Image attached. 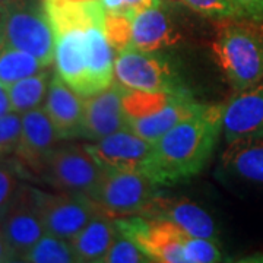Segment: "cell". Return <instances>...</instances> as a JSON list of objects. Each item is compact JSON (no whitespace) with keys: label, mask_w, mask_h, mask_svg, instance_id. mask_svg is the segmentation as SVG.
<instances>
[{"label":"cell","mask_w":263,"mask_h":263,"mask_svg":"<svg viewBox=\"0 0 263 263\" xmlns=\"http://www.w3.org/2000/svg\"><path fill=\"white\" fill-rule=\"evenodd\" d=\"M179 38L177 27L162 5L143 10L132 18L130 47L160 53L161 50L176 46Z\"/></svg>","instance_id":"ac0fdd59"},{"label":"cell","mask_w":263,"mask_h":263,"mask_svg":"<svg viewBox=\"0 0 263 263\" xmlns=\"http://www.w3.org/2000/svg\"><path fill=\"white\" fill-rule=\"evenodd\" d=\"M142 216L165 219L192 237L218 241V230L212 216L190 200L157 196Z\"/></svg>","instance_id":"e0dca14e"},{"label":"cell","mask_w":263,"mask_h":263,"mask_svg":"<svg viewBox=\"0 0 263 263\" xmlns=\"http://www.w3.org/2000/svg\"><path fill=\"white\" fill-rule=\"evenodd\" d=\"M50 2H89V0H50Z\"/></svg>","instance_id":"e575fe53"},{"label":"cell","mask_w":263,"mask_h":263,"mask_svg":"<svg viewBox=\"0 0 263 263\" xmlns=\"http://www.w3.org/2000/svg\"><path fill=\"white\" fill-rule=\"evenodd\" d=\"M51 78L53 73L50 72V67H46L38 73L27 76L15 84L8 85L12 111L25 114L44 105Z\"/></svg>","instance_id":"7402d4cb"},{"label":"cell","mask_w":263,"mask_h":263,"mask_svg":"<svg viewBox=\"0 0 263 263\" xmlns=\"http://www.w3.org/2000/svg\"><path fill=\"white\" fill-rule=\"evenodd\" d=\"M221 168L231 179L263 186V138H243L228 143Z\"/></svg>","instance_id":"d6986e66"},{"label":"cell","mask_w":263,"mask_h":263,"mask_svg":"<svg viewBox=\"0 0 263 263\" xmlns=\"http://www.w3.org/2000/svg\"><path fill=\"white\" fill-rule=\"evenodd\" d=\"M117 228V227H116ZM152 262L148 254L142 250L129 237L123 235L119 230L114 237L108 252L101 263H149Z\"/></svg>","instance_id":"d4e9b609"},{"label":"cell","mask_w":263,"mask_h":263,"mask_svg":"<svg viewBox=\"0 0 263 263\" xmlns=\"http://www.w3.org/2000/svg\"><path fill=\"white\" fill-rule=\"evenodd\" d=\"M86 149L103 170L145 171L154 143L129 129L111 133L103 139L85 143Z\"/></svg>","instance_id":"7c38bea8"},{"label":"cell","mask_w":263,"mask_h":263,"mask_svg":"<svg viewBox=\"0 0 263 263\" xmlns=\"http://www.w3.org/2000/svg\"><path fill=\"white\" fill-rule=\"evenodd\" d=\"M86 28H70L56 34V73L82 97L94 94L88 69Z\"/></svg>","instance_id":"9a60e30c"},{"label":"cell","mask_w":263,"mask_h":263,"mask_svg":"<svg viewBox=\"0 0 263 263\" xmlns=\"http://www.w3.org/2000/svg\"><path fill=\"white\" fill-rule=\"evenodd\" d=\"M203 108L205 105L195 101L187 91L171 94L165 103L154 108L152 111L129 116L127 129L154 143L170 129L190 119Z\"/></svg>","instance_id":"5bb4252c"},{"label":"cell","mask_w":263,"mask_h":263,"mask_svg":"<svg viewBox=\"0 0 263 263\" xmlns=\"http://www.w3.org/2000/svg\"><path fill=\"white\" fill-rule=\"evenodd\" d=\"M88 69L92 85V92H98L114 82V54L113 46L104 32L101 25H91L85 29Z\"/></svg>","instance_id":"44dd1931"},{"label":"cell","mask_w":263,"mask_h":263,"mask_svg":"<svg viewBox=\"0 0 263 263\" xmlns=\"http://www.w3.org/2000/svg\"><path fill=\"white\" fill-rule=\"evenodd\" d=\"M101 2L107 13L122 15L130 19L143 10L158 8L162 5L161 0H101Z\"/></svg>","instance_id":"4dcf8cb0"},{"label":"cell","mask_w":263,"mask_h":263,"mask_svg":"<svg viewBox=\"0 0 263 263\" xmlns=\"http://www.w3.org/2000/svg\"><path fill=\"white\" fill-rule=\"evenodd\" d=\"M46 69L37 57L22 51L18 48L5 47L0 48V82L5 85H12L27 76L38 73Z\"/></svg>","instance_id":"603a6c76"},{"label":"cell","mask_w":263,"mask_h":263,"mask_svg":"<svg viewBox=\"0 0 263 263\" xmlns=\"http://www.w3.org/2000/svg\"><path fill=\"white\" fill-rule=\"evenodd\" d=\"M117 234L114 218L98 214L86 227L69 240L75 253L76 262L101 263Z\"/></svg>","instance_id":"ffe728a7"},{"label":"cell","mask_w":263,"mask_h":263,"mask_svg":"<svg viewBox=\"0 0 263 263\" xmlns=\"http://www.w3.org/2000/svg\"><path fill=\"white\" fill-rule=\"evenodd\" d=\"M13 2H16V0H0V8H5V6H8L10 3H13Z\"/></svg>","instance_id":"836d02e7"},{"label":"cell","mask_w":263,"mask_h":263,"mask_svg":"<svg viewBox=\"0 0 263 263\" xmlns=\"http://www.w3.org/2000/svg\"><path fill=\"white\" fill-rule=\"evenodd\" d=\"M104 170L81 143L57 145L44 167V179L59 192L91 197L103 177Z\"/></svg>","instance_id":"8992f818"},{"label":"cell","mask_w":263,"mask_h":263,"mask_svg":"<svg viewBox=\"0 0 263 263\" xmlns=\"http://www.w3.org/2000/svg\"><path fill=\"white\" fill-rule=\"evenodd\" d=\"M60 141L44 107L22 114V132L15 151V164L35 176H43L48 157Z\"/></svg>","instance_id":"8fae6325"},{"label":"cell","mask_w":263,"mask_h":263,"mask_svg":"<svg viewBox=\"0 0 263 263\" xmlns=\"http://www.w3.org/2000/svg\"><path fill=\"white\" fill-rule=\"evenodd\" d=\"M222 135L227 143L243 138H263V79L224 104Z\"/></svg>","instance_id":"4fadbf2b"},{"label":"cell","mask_w":263,"mask_h":263,"mask_svg":"<svg viewBox=\"0 0 263 263\" xmlns=\"http://www.w3.org/2000/svg\"><path fill=\"white\" fill-rule=\"evenodd\" d=\"M212 51L235 92L263 79V22L246 16L216 21Z\"/></svg>","instance_id":"7a4b0ae2"},{"label":"cell","mask_w":263,"mask_h":263,"mask_svg":"<svg viewBox=\"0 0 263 263\" xmlns=\"http://www.w3.org/2000/svg\"><path fill=\"white\" fill-rule=\"evenodd\" d=\"M114 224L123 235L139 246L152 262L186 263L184 238L187 234L173 222L142 215H127L114 218Z\"/></svg>","instance_id":"52a82bcc"},{"label":"cell","mask_w":263,"mask_h":263,"mask_svg":"<svg viewBox=\"0 0 263 263\" xmlns=\"http://www.w3.org/2000/svg\"><path fill=\"white\" fill-rule=\"evenodd\" d=\"M18 165L5 158L0 160V216L9 206L19 187Z\"/></svg>","instance_id":"f546056e"},{"label":"cell","mask_w":263,"mask_h":263,"mask_svg":"<svg viewBox=\"0 0 263 263\" xmlns=\"http://www.w3.org/2000/svg\"><path fill=\"white\" fill-rule=\"evenodd\" d=\"M196 13L209 19H226L238 16L233 0H180Z\"/></svg>","instance_id":"f1b7e54d"},{"label":"cell","mask_w":263,"mask_h":263,"mask_svg":"<svg viewBox=\"0 0 263 263\" xmlns=\"http://www.w3.org/2000/svg\"><path fill=\"white\" fill-rule=\"evenodd\" d=\"M9 46L35 56L46 66L54 63L56 32L46 5L16 0L5 6L0 19V48Z\"/></svg>","instance_id":"3957f363"},{"label":"cell","mask_w":263,"mask_h":263,"mask_svg":"<svg viewBox=\"0 0 263 263\" xmlns=\"http://www.w3.org/2000/svg\"><path fill=\"white\" fill-rule=\"evenodd\" d=\"M22 132V114L10 111L0 117V160L15 154Z\"/></svg>","instance_id":"4316f807"},{"label":"cell","mask_w":263,"mask_h":263,"mask_svg":"<svg viewBox=\"0 0 263 263\" xmlns=\"http://www.w3.org/2000/svg\"><path fill=\"white\" fill-rule=\"evenodd\" d=\"M104 32L108 38L114 51L119 53L132 44V19L122 15H105Z\"/></svg>","instance_id":"83f0119b"},{"label":"cell","mask_w":263,"mask_h":263,"mask_svg":"<svg viewBox=\"0 0 263 263\" xmlns=\"http://www.w3.org/2000/svg\"><path fill=\"white\" fill-rule=\"evenodd\" d=\"M114 81L143 94H179L187 89L168 62L155 51L127 47L116 53Z\"/></svg>","instance_id":"277c9868"},{"label":"cell","mask_w":263,"mask_h":263,"mask_svg":"<svg viewBox=\"0 0 263 263\" xmlns=\"http://www.w3.org/2000/svg\"><path fill=\"white\" fill-rule=\"evenodd\" d=\"M224 105H205L154 142L143 174L158 186L176 184L197 176L212 157L222 133Z\"/></svg>","instance_id":"6da1fadb"},{"label":"cell","mask_w":263,"mask_h":263,"mask_svg":"<svg viewBox=\"0 0 263 263\" xmlns=\"http://www.w3.org/2000/svg\"><path fill=\"white\" fill-rule=\"evenodd\" d=\"M10 260H16V259L10 249L8 237H6L5 228H3V222L0 218V262H10Z\"/></svg>","instance_id":"d6a6232c"},{"label":"cell","mask_w":263,"mask_h":263,"mask_svg":"<svg viewBox=\"0 0 263 263\" xmlns=\"http://www.w3.org/2000/svg\"><path fill=\"white\" fill-rule=\"evenodd\" d=\"M84 97L54 73L48 86L44 110L62 141L81 139L84 123Z\"/></svg>","instance_id":"2e32d148"},{"label":"cell","mask_w":263,"mask_h":263,"mask_svg":"<svg viewBox=\"0 0 263 263\" xmlns=\"http://www.w3.org/2000/svg\"><path fill=\"white\" fill-rule=\"evenodd\" d=\"M37 202L46 234L70 240L103 211L86 195L37 189Z\"/></svg>","instance_id":"ba28073f"},{"label":"cell","mask_w":263,"mask_h":263,"mask_svg":"<svg viewBox=\"0 0 263 263\" xmlns=\"http://www.w3.org/2000/svg\"><path fill=\"white\" fill-rule=\"evenodd\" d=\"M184 260L186 263H216L222 260V253L215 240L187 234L184 238Z\"/></svg>","instance_id":"484cf974"},{"label":"cell","mask_w":263,"mask_h":263,"mask_svg":"<svg viewBox=\"0 0 263 263\" xmlns=\"http://www.w3.org/2000/svg\"><path fill=\"white\" fill-rule=\"evenodd\" d=\"M127 89L119 82L95 94L84 97V123L81 139L95 142L116 132L127 129L129 113L126 108Z\"/></svg>","instance_id":"9c48e42d"},{"label":"cell","mask_w":263,"mask_h":263,"mask_svg":"<svg viewBox=\"0 0 263 263\" xmlns=\"http://www.w3.org/2000/svg\"><path fill=\"white\" fill-rule=\"evenodd\" d=\"M0 218L16 260H21L46 234L38 209L37 189L28 184H19L10 205Z\"/></svg>","instance_id":"30bf717a"},{"label":"cell","mask_w":263,"mask_h":263,"mask_svg":"<svg viewBox=\"0 0 263 263\" xmlns=\"http://www.w3.org/2000/svg\"><path fill=\"white\" fill-rule=\"evenodd\" d=\"M158 184L138 171L104 170L91 199L110 216L143 215L158 196Z\"/></svg>","instance_id":"5b68a950"},{"label":"cell","mask_w":263,"mask_h":263,"mask_svg":"<svg viewBox=\"0 0 263 263\" xmlns=\"http://www.w3.org/2000/svg\"><path fill=\"white\" fill-rule=\"evenodd\" d=\"M21 260L29 263H70L76 262V257L69 240L44 234L21 257Z\"/></svg>","instance_id":"cb8c5ba5"},{"label":"cell","mask_w":263,"mask_h":263,"mask_svg":"<svg viewBox=\"0 0 263 263\" xmlns=\"http://www.w3.org/2000/svg\"><path fill=\"white\" fill-rule=\"evenodd\" d=\"M238 16L263 22V0H233Z\"/></svg>","instance_id":"1f68e13d"}]
</instances>
